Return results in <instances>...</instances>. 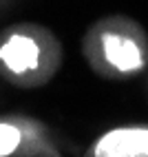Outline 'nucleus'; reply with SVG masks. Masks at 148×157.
Masks as SVG:
<instances>
[{"mask_svg": "<svg viewBox=\"0 0 148 157\" xmlns=\"http://www.w3.org/2000/svg\"><path fill=\"white\" fill-rule=\"evenodd\" d=\"M95 157H148V131L146 128L111 131L97 142Z\"/></svg>", "mask_w": 148, "mask_h": 157, "instance_id": "f257e3e1", "label": "nucleus"}, {"mask_svg": "<svg viewBox=\"0 0 148 157\" xmlns=\"http://www.w3.org/2000/svg\"><path fill=\"white\" fill-rule=\"evenodd\" d=\"M0 58L5 60V64L11 71L22 73V71H29V69L38 67V47L31 38L13 36L0 49Z\"/></svg>", "mask_w": 148, "mask_h": 157, "instance_id": "f03ea898", "label": "nucleus"}, {"mask_svg": "<svg viewBox=\"0 0 148 157\" xmlns=\"http://www.w3.org/2000/svg\"><path fill=\"white\" fill-rule=\"evenodd\" d=\"M102 44H104L106 60L111 64H115L120 71H135L142 67V53L131 40H126L122 36L106 33L102 38Z\"/></svg>", "mask_w": 148, "mask_h": 157, "instance_id": "7ed1b4c3", "label": "nucleus"}, {"mask_svg": "<svg viewBox=\"0 0 148 157\" xmlns=\"http://www.w3.org/2000/svg\"><path fill=\"white\" fill-rule=\"evenodd\" d=\"M20 144V133L18 128L9 126V124H0V157L11 155Z\"/></svg>", "mask_w": 148, "mask_h": 157, "instance_id": "20e7f679", "label": "nucleus"}]
</instances>
